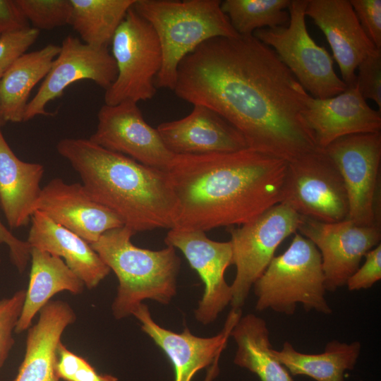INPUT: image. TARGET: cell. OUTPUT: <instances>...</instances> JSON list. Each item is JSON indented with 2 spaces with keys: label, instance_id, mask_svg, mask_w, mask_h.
<instances>
[{
  "label": "cell",
  "instance_id": "33",
  "mask_svg": "<svg viewBox=\"0 0 381 381\" xmlns=\"http://www.w3.org/2000/svg\"><path fill=\"white\" fill-rule=\"evenodd\" d=\"M39 35L40 30L32 27L0 35V80L13 64L26 53Z\"/></svg>",
  "mask_w": 381,
  "mask_h": 381
},
{
  "label": "cell",
  "instance_id": "9",
  "mask_svg": "<svg viewBox=\"0 0 381 381\" xmlns=\"http://www.w3.org/2000/svg\"><path fill=\"white\" fill-rule=\"evenodd\" d=\"M301 215L284 202L229 230L236 275L231 286L232 308L241 309L280 243L298 230Z\"/></svg>",
  "mask_w": 381,
  "mask_h": 381
},
{
  "label": "cell",
  "instance_id": "34",
  "mask_svg": "<svg viewBox=\"0 0 381 381\" xmlns=\"http://www.w3.org/2000/svg\"><path fill=\"white\" fill-rule=\"evenodd\" d=\"M349 1L367 36L377 49H381V0Z\"/></svg>",
  "mask_w": 381,
  "mask_h": 381
},
{
  "label": "cell",
  "instance_id": "18",
  "mask_svg": "<svg viewBox=\"0 0 381 381\" xmlns=\"http://www.w3.org/2000/svg\"><path fill=\"white\" fill-rule=\"evenodd\" d=\"M305 102L303 118L314 135L318 149L324 150L344 136L380 132L381 111L368 104L356 83L327 99L308 94Z\"/></svg>",
  "mask_w": 381,
  "mask_h": 381
},
{
  "label": "cell",
  "instance_id": "31",
  "mask_svg": "<svg viewBox=\"0 0 381 381\" xmlns=\"http://www.w3.org/2000/svg\"><path fill=\"white\" fill-rule=\"evenodd\" d=\"M25 296V290L21 289L11 297L0 299V370L15 344L13 333L22 311Z\"/></svg>",
  "mask_w": 381,
  "mask_h": 381
},
{
  "label": "cell",
  "instance_id": "6",
  "mask_svg": "<svg viewBox=\"0 0 381 381\" xmlns=\"http://www.w3.org/2000/svg\"><path fill=\"white\" fill-rule=\"evenodd\" d=\"M289 248L274 257L253 284L255 310L271 309L293 315L300 303L306 311L329 315L332 310L325 298V279L322 260L315 246L295 233Z\"/></svg>",
  "mask_w": 381,
  "mask_h": 381
},
{
  "label": "cell",
  "instance_id": "5",
  "mask_svg": "<svg viewBox=\"0 0 381 381\" xmlns=\"http://www.w3.org/2000/svg\"><path fill=\"white\" fill-rule=\"evenodd\" d=\"M219 0H135L133 8L155 30L162 62L155 79L159 88L174 90L184 57L212 38L236 37Z\"/></svg>",
  "mask_w": 381,
  "mask_h": 381
},
{
  "label": "cell",
  "instance_id": "32",
  "mask_svg": "<svg viewBox=\"0 0 381 381\" xmlns=\"http://www.w3.org/2000/svg\"><path fill=\"white\" fill-rule=\"evenodd\" d=\"M356 83L362 97L373 101L381 111V49H377L358 66Z\"/></svg>",
  "mask_w": 381,
  "mask_h": 381
},
{
  "label": "cell",
  "instance_id": "29",
  "mask_svg": "<svg viewBox=\"0 0 381 381\" xmlns=\"http://www.w3.org/2000/svg\"><path fill=\"white\" fill-rule=\"evenodd\" d=\"M291 0H224L222 11L241 36H250L260 29L286 26Z\"/></svg>",
  "mask_w": 381,
  "mask_h": 381
},
{
  "label": "cell",
  "instance_id": "30",
  "mask_svg": "<svg viewBox=\"0 0 381 381\" xmlns=\"http://www.w3.org/2000/svg\"><path fill=\"white\" fill-rule=\"evenodd\" d=\"M25 18L37 30H50L69 25L71 0H16Z\"/></svg>",
  "mask_w": 381,
  "mask_h": 381
},
{
  "label": "cell",
  "instance_id": "8",
  "mask_svg": "<svg viewBox=\"0 0 381 381\" xmlns=\"http://www.w3.org/2000/svg\"><path fill=\"white\" fill-rule=\"evenodd\" d=\"M111 44L117 75L105 90L104 104L138 103L152 99L157 92L155 79L161 68L162 55L152 25L132 6L116 30Z\"/></svg>",
  "mask_w": 381,
  "mask_h": 381
},
{
  "label": "cell",
  "instance_id": "20",
  "mask_svg": "<svg viewBox=\"0 0 381 381\" xmlns=\"http://www.w3.org/2000/svg\"><path fill=\"white\" fill-rule=\"evenodd\" d=\"M157 130L174 155L232 152L248 148L243 135L210 108L194 104L186 116L161 123Z\"/></svg>",
  "mask_w": 381,
  "mask_h": 381
},
{
  "label": "cell",
  "instance_id": "39",
  "mask_svg": "<svg viewBox=\"0 0 381 381\" xmlns=\"http://www.w3.org/2000/svg\"><path fill=\"white\" fill-rule=\"evenodd\" d=\"M4 121L3 120L2 114H1V104H0V126L4 124Z\"/></svg>",
  "mask_w": 381,
  "mask_h": 381
},
{
  "label": "cell",
  "instance_id": "14",
  "mask_svg": "<svg viewBox=\"0 0 381 381\" xmlns=\"http://www.w3.org/2000/svg\"><path fill=\"white\" fill-rule=\"evenodd\" d=\"M116 75V62L108 48L92 47L68 35L37 93L29 101L24 121L38 115H49L46 111L48 103L60 97L75 82L90 80L106 90Z\"/></svg>",
  "mask_w": 381,
  "mask_h": 381
},
{
  "label": "cell",
  "instance_id": "7",
  "mask_svg": "<svg viewBox=\"0 0 381 381\" xmlns=\"http://www.w3.org/2000/svg\"><path fill=\"white\" fill-rule=\"evenodd\" d=\"M306 4L307 0H291L287 25L258 30L253 36L275 52L308 94L327 99L341 93L348 86L335 72L329 52L309 35Z\"/></svg>",
  "mask_w": 381,
  "mask_h": 381
},
{
  "label": "cell",
  "instance_id": "19",
  "mask_svg": "<svg viewBox=\"0 0 381 381\" xmlns=\"http://www.w3.org/2000/svg\"><path fill=\"white\" fill-rule=\"evenodd\" d=\"M306 16L324 33L341 80L356 84L358 64L377 48L362 28L349 0H307Z\"/></svg>",
  "mask_w": 381,
  "mask_h": 381
},
{
  "label": "cell",
  "instance_id": "21",
  "mask_svg": "<svg viewBox=\"0 0 381 381\" xmlns=\"http://www.w3.org/2000/svg\"><path fill=\"white\" fill-rule=\"evenodd\" d=\"M39 313L37 322L28 328L25 356L13 381H59L56 373L57 348L76 315L63 301H50Z\"/></svg>",
  "mask_w": 381,
  "mask_h": 381
},
{
  "label": "cell",
  "instance_id": "35",
  "mask_svg": "<svg viewBox=\"0 0 381 381\" xmlns=\"http://www.w3.org/2000/svg\"><path fill=\"white\" fill-rule=\"evenodd\" d=\"M364 257L363 265L346 282L349 291L370 289L381 279V244L369 250Z\"/></svg>",
  "mask_w": 381,
  "mask_h": 381
},
{
  "label": "cell",
  "instance_id": "15",
  "mask_svg": "<svg viewBox=\"0 0 381 381\" xmlns=\"http://www.w3.org/2000/svg\"><path fill=\"white\" fill-rule=\"evenodd\" d=\"M164 243L182 252L204 283L194 315L202 325L212 323L232 298L231 286L224 278L226 270L232 265L231 242L213 241L202 231L173 228L168 231Z\"/></svg>",
  "mask_w": 381,
  "mask_h": 381
},
{
  "label": "cell",
  "instance_id": "17",
  "mask_svg": "<svg viewBox=\"0 0 381 381\" xmlns=\"http://www.w3.org/2000/svg\"><path fill=\"white\" fill-rule=\"evenodd\" d=\"M35 211L90 244L104 232L123 226L115 214L90 196L83 183H67L60 178L52 179L42 188Z\"/></svg>",
  "mask_w": 381,
  "mask_h": 381
},
{
  "label": "cell",
  "instance_id": "22",
  "mask_svg": "<svg viewBox=\"0 0 381 381\" xmlns=\"http://www.w3.org/2000/svg\"><path fill=\"white\" fill-rule=\"evenodd\" d=\"M27 241L36 248L64 259L66 265L89 289L109 274L110 269L90 244L81 237L35 211L30 219Z\"/></svg>",
  "mask_w": 381,
  "mask_h": 381
},
{
  "label": "cell",
  "instance_id": "2",
  "mask_svg": "<svg viewBox=\"0 0 381 381\" xmlns=\"http://www.w3.org/2000/svg\"><path fill=\"white\" fill-rule=\"evenodd\" d=\"M287 165L250 148L175 155L167 171L178 205L174 228L205 232L253 220L282 202Z\"/></svg>",
  "mask_w": 381,
  "mask_h": 381
},
{
  "label": "cell",
  "instance_id": "16",
  "mask_svg": "<svg viewBox=\"0 0 381 381\" xmlns=\"http://www.w3.org/2000/svg\"><path fill=\"white\" fill-rule=\"evenodd\" d=\"M142 331L153 340L170 360L174 381H191L195 374L211 365H217L230 333L242 315L241 309L232 308L222 330L211 337L193 334L186 327L181 333L165 329L155 322L148 307L142 303L133 312Z\"/></svg>",
  "mask_w": 381,
  "mask_h": 381
},
{
  "label": "cell",
  "instance_id": "24",
  "mask_svg": "<svg viewBox=\"0 0 381 381\" xmlns=\"http://www.w3.org/2000/svg\"><path fill=\"white\" fill-rule=\"evenodd\" d=\"M30 279L15 332L30 327L35 315L55 294L68 291L73 294L83 291L84 283L71 270L62 258L36 248L30 250Z\"/></svg>",
  "mask_w": 381,
  "mask_h": 381
},
{
  "label": "cell",
  "instance_id": "37",
  "mask_svg": "<svg viewBox=\"0 0 381 381\" xmlns=\"http://www.w3.org/2000/svg\"><path fill=\"white\" fill-rule=\"evenodd\" d=\"M30 28L28 20L16 0H0L1 35Z\"/></svg>",
  "mask_w": 381,
  "mask_h": 381
},
{
  "label": "cell",
  "instance_id": "36",
  "mask_svg": "<svg viewBox=\"0 0 381 381\" xmlns=\"http://www.w3.org/2000/svg\"><path fill=\"white\" fill-rule=\"evenodd\" d=\"M1 244L8 246L12 264L20 273L23 272L30 260L31 247L27 241L20 240L15 236L0 219Z\"/></svg>",
  "mask_w": 381,
  "mask_h": 381
},
{
  "label": "cell",
  "instance_id": "1",
  "mask_svg": "<svg viewBox=\"0 0 381 381\" xmlns=\"http://www.w3.org/2000/svg\"><path fill=\"white\" fill-rule=\"evenodd\" d=\"M175 94L231 123L248 148L287 162L317 149L304 118L306 90L253 35L205 41L183 59Z\"/></svg>",
  "mask_w": 381,
  "mask_h": 381
},
{
  "label": "cell",
  "instance_id": "38",
  "mask_svg": "<svg viewBox=\"0 0 381 381\" xmlns=\"http://www.w3.org/2000/svg\"><path fill=\"white\" fill-rule=\"evenodd\" d=\"M65 381H118L111 375L99 374L84 358L78 356Z\"/></svg>",
  "mask_w": 381,
  "mask_h": 381
},
{
  "label": "cell",
  "instance_id": "25",
  "mask_svg": "<svg viewBox=\"0 0 381 381\" xmlns=\"http://www.w3.org/2000/svg\"><path fill=\"white\" fill-rule=\"evenodd\" d=\"M60 52L49 44L18 58L0 80V104L4 123L24 121L32 90L48 73Z\"/></svg>",
  "mask_w": 381,
  "mask_h": 381
},
{
  "label": "cell",
  "instance_id": "4",
  "mask_svg": "<svg viewBox=\"0 0 381 381\" xmlns=\"http://www.w3.org/2000/svg\"><path fill=\"white\" fill-rule=\"evenodd\" d=\"M134 234L122 226L104 232L90 244L119 280L111 306L117 320L132 315L145 300L167 305L176 294L181 260L176 249L169 246L159 250L139 248L131 242Z\"/></svg>",
  "mask_w": 381,
  "mask_h": 381
},
{
  "label": "cell",
  "instance_id": "13",
  "mask_svg": "<svg viewBox=\"0 0 381 381\" xmlns=\"http://www.w3.org/2000/svg\"><path fill=\"white\" fill-rule=\"evenodd\" d=\"M137 104L125 101L102 105L96 131L89 139L140 164L167 171L175 155L167 148L157 128L144 119Z\"/></svg>",
  "mask_w": 381,
  "mask_h": 381
},
{
  "label": "cell",
  "instance_id": "40",
  "mask_svg": "<svg viewBox=\"0 0 381 381\" xmlns=\"http://www.w3.org/2000/svg\"><path fill=\"white\" fill-rule=\"evenodd\" d=\"M0 35H1V32H0Z\"/></svg>",
  "mask_w": 381,
  "mask_h": 381
},
{
  "label": "cell",
  "instance_id": "26",
  "mask_svg": "<svg viewBox=\"0 0 381 381\" xmlns=\"http://www.w3.org/2000/svg\"><path fill=\"white\" fill-rule=\"evenodd\" d=\"M361 351L359 341L337 340L328 342L321 353L299 352L289 341H285L280 350H272L274 358L290 374L306 375L316 381H345V372L354 369Z\"/></svg>",
  "mask_w": 381,
  "mask_h": 381
},
{
  "label": "cell",
  "instance_id": "10",
  "mask_svg": "<svg viewBox=\"0 0 381 381\" xmlns=\"http://www.w3.org/2000/svg\"><path fill=\"white\" fill-rule=\"evenodd\" d=\"M322 150L344 181L349 202L346 219L360 226L380 227V132L344 136Z\"/></svg>",
  "mask_w": 381,
  "mask_h": 381
},
{
  "label": "cell",
  "instance_id": "12",
  "mask_svg": "<svg viewBox=\"0 0 381 381\" xmlns=\"http://www.w3.org/2000/svg\"><path fill=\"white\" fill-rule=\"evenodd\" d=\"M298 230L320 252L327 291L346 285L363 257L380 243L381 228L356 224L349 219L323 222L301 216Z\"/></svg>",
  "mask_w": 381,
  "mask_h": 381
},
{
  "label": "cell",
  "instance_id": "11",
  "mask_svg": "<svg viewBox=\"0 0 381 381\" xmlns=\"http://www.w3.org/2000/svg\"><path fill=\"white\" fill-rule=\"evenodd\" d=\"M282 202L301 216L323 222L346 219L349 212L342 177L329 157L318 148L288 162Z\"/></svg>",
  "mask_w": 381,
  "mask_h": 381
},
{
  "label": "cell",
  "instance_id": "28",
  "mask_svg": "<svg viewBox=\"0 0 381 381\" xmlns=\"http://www.w3.org/2000/svg\"><path fill=\"white\" fill-rule=\"evenodd\" d=\"M135 0H71L70 24L84 43L108 47Z\"/></svg>",
  "mask_w": 381,
  "mask_h": 381
},
{
  "label": "cell",
  "instance_id": "23",
  "mask_svg": "<svg viewBox=\"0 0 381 381\" xmlns=\"http://www.w3.org/2000/svg\"><path fill=\"white\" fill-rule=\"evenodd\" d=\"M44 167L20 159L0 128V207L11 229L30 222L42 188Z\"/></svg>",
  "mask_w": 381,
  "mask_h": 381
},
{
  "label": "cell",
  "instance_id": "3",
  "mask_svg": "<svg viewBox=\"0 0 381 381\" xmlns=\"http://www.w3.org/2000/svg\"><path fill=\"white\" fill-rule=\"evenodd\" d=\"M80 176L90 196L137 232L174 228L177 200L167 171L107 150L89 138L56 145Z\"/></svg>",
  "mask_w": 381,
  "mask_h": 381
},
{
  "label": "cell",
  "instance_id": "27",
  "mask_svg": "<svg viewBox=\"0 0 381 381\" xmlns=\"http://www.w3.org/2000/svg\"><path fill=\"white\" fill-rule=\"evenodd\" d=\"M230 336L237 346L234 358L236 365L255 374L260 381H294L289 371L272 354L265 320L254 314L241 315Z\"/></svg>",
  "mask_w": 381,
  "mask_h": 381
}]
</instances>
